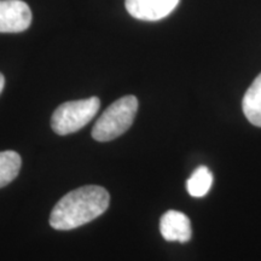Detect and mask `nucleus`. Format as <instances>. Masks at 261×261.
I'll return each instance as SVG.
<instances>
[{"instance_id":"0eeeda50","label":"nucleus","mask_w":261,"mask_h":261,"mask_svg":"<svg viewBox=\"0 0 261 261\" xmlns=\"http://www.w3.org/2000/svg\"><path fill=\"white\" fill-rule=\"evenodd\" d=\"M242 108L248 121L254 126L261 127V73L244 94Z\"/></svg>"},{"instance_id":"7ed1b4c3","label":"nucleus","mask_w":261,"mask_h":261,"mask_svg":"<svg viewBox=\"0 0 261 261\" xmlns=\"http://www.w3.org/2000/svg\"><path fill=\"white\" fill-rule=\"evenodd\" d=\"M99 107L100 100L97 97L61 104L52 114V129L58 136H67L77 132L96 116Z\"/></svg>"},{"instance_id":"f257e3e1","label":"nucleus","mask_w":261,"mask_h":261,"mask_svg":"<svg viewBox=\"0 0 261 261\" xmlns=\"http://www.w3.org/2000/svg\"><path fill=\"white\" fill-rule=\"evenodd\" d=\"M110 196L98 185H86L68 192L57 202L50 215L55 230H73L102 215L108 210Z\"/></svg>"},{"instance_id":"1a4fd4ad","label":"nucleus","mask_w":261,"mask_h":261,"mask_svg":"<svg viewBox=\"0 0 261 261\" xmlns=\"http://www.w3.org/2000/svg\"><path fill=\"white\" fill-rule=\"evenodd\" d=\"M213 174L205 166H200L187 181V190L192 197H203L211 190Z\"/></svg>"},{"instance_id":"39448f33","label":"nucleus","mask_w":261,"mask_h":261,"mask_svg":"<svg viewBox=\"0 0 261 261\" xmlns=\"http://www.w3.org/2000/svg\"><path fill=\"white\" fill-rule=\"evenodd\" d=\"M180 0H125L130 16L142 21H160L171 15Z\"/></svg>"},{"instance_id":"9d476101","label":"nucleus","mask_w":261,"mask_h":261,"mask_svg":"<svg viewBox=\"0 0 261 261\" xmlns=\"http://www.w3.org/2000/svg\"><path fill=\"white\" fill-rule=\"evenodd\" d=\"M4 86H5V77L4 75L0 73V93H2L3 90H4Z\"/></svg>"},{"instance_id":"f03ea898","label":"nucleus","mask_w":261,"mask_h":261,"mask_svg":"<svg viewBox=\"0 0 261 261\" xmlns=\"http://www.w3.org/2000/svg\"><path fill=\"white\" fill-rule=\"evenodd\" d=\"M138 110V99L135 96H125L104 110L94 123L92 132L97 142H110L125 133L132 126Z\"/></svg>"},{"instance_id":"423d86ee","label":"nucleus","mask_w":261,"mask_h":261,"mask_svg":"<svg viewBox=\"0 0 261 261\" xmlns=\"http://www.w3.org/2000/svg\"><path fill=\"white\" fill-rule=\"evenodd\" d=\"M160 231L168 242L187 243L192 236L191 221L181 212L168 211L160 220Z\"/></svg>"},{"instance_id":"20e7f679","label":"nucleus","mask_w":261,"mask_h":261,"mask_svg":"<svg viewBox=\"0 0 261 261\" xmlns=\"http://www.w3.org/2000/svg\"><path fill=\"white\" fill-rule=\"evenodd\" d=\"M32 23V11L22 0H0V33H21Z\"/></svg>"},{"instance_id":"6e6552de","label":"nucleus","mask_w":261,"mask_h":261,"mask_svg":"<svg viewBox=\"0 0 261 261\" xmlns=\"http://www.w3.org/2000/svg\"><path fill=\"white\" fill-rule=\"evenodd\" d=\"M21 156L12 150L0 152V188L15 180L21 169Z\"/></svg>"}]
</instances>
